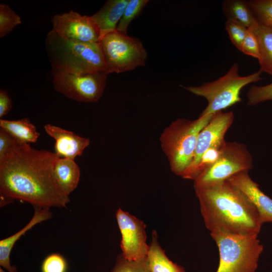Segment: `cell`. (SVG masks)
I'll return each instance as SVG.
<instances>
[{
    "label": "cell",
    "instance_id": "1",
    "mask_svg": "<svg viewBox=\"0 0 272 272\" xmlns=\"http://www.w3.org/2000/svg\"><path fill=\"white\" fill-rule=\"evenodd\" d=\"M59 158L55 153L17 142L0 160L1 205L17 199L34 207L66 208L69 195L54 173Z\"/></svg>",
    "mask_w": 272,
    "mask_h": 272
},
{
    "label": "cell",
    "instance_id": "2",
    "mask_svg": "<svg viewBox=\"0 0 272 272\" xmlns=\"http://www.w3.org/2000/svg\"><path fill=\"white\" fill-rule=\"evenodd\" d=\"M194 189L205 226L211 233L259 234L263 224L258 211L227 180Z\"/></svg>",
    "mask_w": 272,
    "mask_h": 272
},
{
    "label": "cell",
    "instance_id": "3",
    "mask_svg": "<svg viewBox=\"0 0 272 272\" xmlns=\"http://www.w3.org/2000/svg\"><path fill=\"white\" fill-rule=\"evenodd\" d=\"M45 46L53 71L75 75L106 72L100 42L66 40L52 29L46 36Z\"/></svg>",
    "mask_w": 272,
    "mask_h": 272
},
{
    "label": "cell",
    "instance_id": "4",
    "mask_svg": "<svg viewBox=\"0 0 272 272\" xmlns=\"http://www.w3.org/2000/svg\"><path fill=\"white\" fill-rule=\"evenodd\" d=\"M213 115L200 114L198 118L193 120L177 119L162 133L161 146L171 171L175 174L181 176L191 164L198 134Z\"/></svg>",
    "mask_w": 272,
    "mask_h": 272
},
{
    "label": "cell",
    "instance_id": "5",
    "mask_svg": "<svg viewBox=\"0 0 272 272\" xmlns=\"http://www.w3.org/2000/svg\"><path fill=\"white\" fill-rule=\"evenodd\" d=\"M258 235L211 233L219 251L216 272H255L263 250Z\"/></svg>",
    "mask_w": 272,
    "mask_h": 272
},
{
    "label": "cell",
    "instance_id": "6",
    "mask_svg": "<svg viewBox=\"0 0 272 272\" xmlns=\"http://www.w3.org/2000/svg\"><path fill=\"white\" fill-rule=\"evenodd\" d=\"M258 71L247 76H240L238 63L218 79L198 86L184 87L189 92L205 98L208 105L201 115H213L242 101L240 92L246 85L262 79Z\"/></svg>",
    "mask_w": 272,
    "mask_h": 272
},
{
    "label": "cell",
    "instance_id": "7",
    "mask_svg": "<svg viewBox=\"0 0 272 272\" xmlns=\"http://www.w3.org/2000/svg\"><path fill=\"white\" fill-rule=\"evenodd\" d=\"M100 43L108 74L132 71L145 64L147 52L137 38L116 30L104 36Z\"/></svg>",
    "mask_w": 272,
    "mask_h": 272
},
{
    "label": "cell",
    "instance_id": "8",
    "mask_svg": "<svg viewBox=\"0 0 272 272\" xmlns=\"http://www.w3.org/2000/svg\"><path fill=\"white\" fill-rule=\"evenodd\" d=\"M253 167V159L246 146L236 142H226L217 160L194 180V188L209 187L225 180L234 174Z\"/></svg>",
    "mask_w": 272,
    "mask_h": 272
},
{
    "label": "cell",
    "instance_id": "9",
    "mask_svg": "<svg viewBox=\"0 0 272 272\" xmlns=\"http://www.w3.org/2000/svg\"><path fill=\"white\" fill-rule=\"evenodd\" d=\"M55 89L69 98L81 102H96L102 96L106 72L75 75L52 70Z\"/></svg>",
    "mask_w": 272,
    "mask_h": 272
},
{
    "label": "cell",
    "instance_id": "10",
    "mask_svg": "<svg viewBox=\"0 0 272 272\" xmlns=\"http://www.w3.org/2000/svg\"><path fill=\"white\" fill-rule=\"evenodd\" d=\"M116 218L121 235L120 248L123 257L130 261H141L147 256L146 225L129 213L119 208Z\"/></svg>",
    "mask_w": 272,
    "mask_h": 272
},
{
    "label": "cell",
    "instance_id": "11",
    "mask_svg": "<svg viewBox=\"0 0 272 272\" xmlns=\"http://www.w3.org/2000/svg\"><path fill=\"white\" fill-rule=\"evenodd\" d=\"M52 22V30L63 39L83 43L101 40L100 30L92 16L70 11L55 15Z\"/></svg>",
    "mask_w": 272,
    "mask_h": 272
},
{
    "label": "cell",
    "instance_id": "12",
    "mask_svg": "<svg viewBox=\"0 0 272 272\" xmlns=\"http://www.w3.org/2000/svg\"><path fill=\"white\" fill-rule=\"evenodd\" d=\"M234 119L233 111H219L199 132L192 161L181 177L190 179L191 174L203 154L211 147L225 140L224 136Z\"/></svg>",
    "mask_w": 272,
    "mask_h": 272
},
{
    "label": "cell",
    "instance_id": "13",
    "mask_svg": "<svg viewBox=\"0 0 272 272\" xmlns=\"http://www.w3.org/2000/svg\"><path fill=\"white\" fill-rule=\"evenodd\" d=\"M247 198L258 211L262 224L272 223V199L263 193L248 174L239 172L227 179Z\"/></svg>",
    "mask_w": 272,
    "mask_h": 272
},
{
    "label": "cell",
    "instance_id": "14",
    "mask_svg": "<svg viewBox=\"0 0 272 272\" xmlns=\"http://www.w3.org/2000/svg\"><path fill=\"white\" fill-rule=\"evenodd\" d=\"M46 132L55 140V153L60 158L75 160L81 156L89 145L88 138L80 137L74 132L50 124L44 127Z\"/></svg>",
    "mask_w": 272,
    "mask_h": 272
},
{
    "label": "cell",
    "instance_id": "15",
    "mask_svg": "<svg viewBox=\"0 0 272 272\" xmlns=\"http://www.w3.org/2000/svg\"><path fill=\"white\" fill-rule=\"evenodd\" d=\"M34 208L32 218L24 228L13 235L0 241V265L8 272H17L16 267L12 265L10 262V254L16 242L34 226L51 217L49 208Z\"/></svg>",
    "mask_w": 272,
    "mask_h": 272
},
{
    "label": "cell",
    "instance_id": "16",
    "mask_svg": "<svg viewBox=\"0 0 272 272\" xmlns=\"http://www.w3.org/2000/svg\"><path fill=\"white\" fill-rule=\"evenodd\" d=\"M128 1H107L99 11L91 16L100 30L101 38L107 34L116 30Z\"/></svg>",
    "mask_w": 272,
    "mask_h": 272
},
{
    "label": "cell",
    "instance_id": "17",
    "mask_svg": "<svg viewBox=\"0 0 272 272\" xmlns=\"http://www.w3.org/2000/svg\"><path fill=\"white\" fill-rule=\"evenodd\" d=\"M152 240L147 256L150 272H185L184 268L170 260L158 241L156 230L152 232Z\"/></svg>",
    "mask_w": 272,
    "mask_h": 272
},
{
    "label": "cell",
    "instance_id": "18",
    "mask_svg": "<svg viewBox=\"0 0 272 272\" xmlns=\"http://www.w3.org/2000/svg\"><path fill=\"white\" fill-rule=\"evenodd\" d=\"M222 9L227 20L238 23L250 30L258 24L247 1L228 0L223 3Z\"/></svg>",
    "mask_w": 272,
    "mask_h": 272
},
{
    "label": "cell",
    "instance_id": "19",
    "mask_svg": "<svg viewBox=\"0 0 272 272\" xmlns=\"http://www.w3.org/2000/svg\"><path fill=\"white\" fill-rule=\"evenodd\" d=\"M54 173L63 190L70 195L78 186L80 178V169L74 160L59 158L55 163Z\"/></svg>",
    "mask_w": 272,
    "mask_h": 272
},
{
    "label": "cell",
    "instance_id": "20",
    "mask_svg": "<svg viewBox=\"0 0 272 272\" xmlns=\"http://www.w3.org/2000/svg\"><path fill=\"white\" fill-rule=\"evenodd\" d=\"M249 31L255 35L258 42L260 71L272 77V28L258 23Z\"/></svg>",
    "mask_w": 272,
    "mask_h": 272
},
{
    "label": "cell",
    "instance_id": "21",
    "mask_svg": "<svg viewBox=\"0 0 272 272\" xmlns=\"http://www.w3.org/2000/svg\"><path fill=\"white\" fill-rule=\"evenodd\" d=\"M0 127L19 143L28 144L35 143L40 136L36 127L27 118L16 120L1 119Z\"/></svg>",
    "mask_w": 272,
    "mask_h": 272
},
{
    "label": "cell",
    "instance_id": "22",
    "mask_svg": "<svg viewBox=\"0 0 272 272\" xmlns=\"http://www.w3.org/2000/svg\"><path fill=\"white\" fill-rule=\"evenodd\" d=\"M148 2L147 0H129L116 30L120 33L127 34L129 25L141 14Z\"/></svg>",
    "mask_w": 272,
    "mask_h": 272
},
{
    "label": "cell",
    "instance_id": "23",
    "mask_svg": "<svg viewBox=\"0 0 272 272\" xmlns=\"http://www.w3.org/2000/svg\"><path fill=\"white\" fill-rule=\"evenodd\" d=\"M247 3L258 23L272 28V0H251Z\"/></svg>",
    "mask_w": 272,
    "mask_h": 272
},
{
    "label": "cell",
    "instance_id": "24",
    "mask_svg": "<svg viewBox=\"0 0 272 272\" xmlns=\"http://www.w3.org/2000/svg\"><path fill=\"white\" fill-rule=\"evenodd\" d=\"M22 23L21 17L8 5L0 4V37L10 33Z\"/></svg>",
    "mask_w": 272,
    "mask_h": 272
},
{
    "label": "cell",
    "instance_id": "25",
    "mask_svg": "<svg viewBox=\"0 0 272 272\" xmlns=\"http://www.w3.org/2000/svg\"><path fill=\"white\" fill-rule=\"evenodd\" d=\"M248 105H256L260 103L272 100V82L265 86H252L247 94Z\"/></svg>",
    "mask_w": 272,
    "mask_h": 272
},
{
    "label": "cell",
    "instance_id": "26",
    "mask_svg": "<svg viewBox=\"0 0 272 272\" xmlns=\"http://www.w3.org/2000/svg\"><path fill=\"white\" fill-rule=\"evenodd\" d=\"M111 272H150L147 258L141 261H130L125 259L122 254L116 259L115 266Z\"/></svg>",
    "mask_w": 272,
    "mask_h": 272
},
{
    "label": "cell",
    "instance_id": "27",
    "mask_svg": "<svg viewBox=\"0 0 272 272\" xmlns=\"http://www.w3.org/2000/svg\"><path fill=\"white\" fill-rule=\"evenodd\" d=\"M225 28L233 44L239 50L248 32L246 27L233 21L227 20Z\"/></svg>",
    "mask_w": 272,
    "mask_h": 272
},
{
    "label": "cell",
    "instance_id": "28",
    "mask_svg": "<svg viewBox=\"0 0 272 272\" xmlns=\"http://www.w3.org/2000/svg\"><path fill=\"white\" fill-rule=\"evenodd\" d=\"M66 261L58 253H52L47 256L41 265L42 272H66Z\"/></svg>",
    "mask_w": 272,
    "mask_h": 272
},
{
    "label": "cell",
    "instance_id": "29",
    "mask_svg": "<svg viewBox=\"0 0 272 272\" xmlns=\"http://www.w3.org/2000/svg\"><path fill=\"white\" fill-rule=\"evenodd\" d=\"M240 50L245 54L254 57L258 60L260 58L257 39L255 35L249 31H248Z\"/></svg>",
    "mask_w": 272,
    "mask_h": 272
},
{
    "label": "cell",
    "instance_id": "30",
    "mask_svg": "<svg viewBox=\"0 0 272 272\" xmlns=\"http://www.w3.org/2000/svg\"><path fill=\"white\" fill-rule=\"evenodd\" d=\"M17 142L13 137L0 128V160L4 157Z\"/></svg>",
    "mask_w": 272,
    "mask_h": 272
},
{
    "label": "cell",
    "instance_id": "31",
    "mask_svg": "<svg viewBox=\"0 0 272 272\" xmlns=\"http://www.w3.org/2000/svg\"><path fill=\"white\" fill-rule=\"evenodd\" d=\"M12 108V100L5 90L0 91V117L7 115Z\"/></svg>",
    "mask_w": 272,
    "mask_h": 272
},
{
    "label": "cell",
    "instance_id": "32",
    "mask_svg": "<svg viewBox=\"0 0 272 272\" xmlns=\"http://www.w3.org/2000/svg\"><path fill=\"white\" fill-rule=\"evenodd\" d=\"M0 272H6L2 267H0Z\"/></svg>",
    "mask_w": 272,
    "mask_h": 272
}]
</instances>
